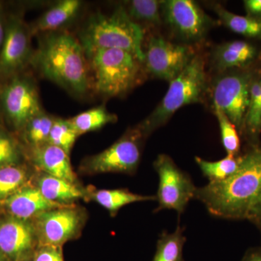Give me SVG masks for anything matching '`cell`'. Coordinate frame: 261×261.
<instances>
[{"label": "cell", "mask_w": 261, "mask_h": 261, "mask_svg": "<svg viewBox=\"0 0 261 261\" xmlns=\"http://www.w3.org/2000/svg\"><path fill=\"white\" fill-rule=\"evenodd\" d=\"M241 157L240 169L231 177L197 187L195 200L215 217L247 220L261 195V144L250 147Z\"/></svg>", "instance_id": "6da1fadb"}, {"label": "cell", "mask_w": 261, "mask_h": 261, "mask_svg": "<svg viewBox=\"0 0 261 261\" xmlns=\"http://www.w3.org/2000/svg\"><path fill=\"white\" fill-rule=\"evenodd\" d=\"M31 64L46 80L75 97H84L91 89L87 55L77 37L69 32L43 34Z\"/></svg>", "instance_id": "7a4b0ae2"}, {"label": "cell", "mask_w": 261, "mask_h": 261, "mask_svg": "<svg viewBox=\"0 0 261 261\" xmlns=\"http://www.w3.org/2000/svg\"><path fill=\"white\" fill-rule=\"evenodd\" d=\"M77 39L87 56L99 49H122L144 63L145 31L129 18L122 4L110 14L92 13L84 22Z\"/></svg>", "instance_id": "3957f363"}, {"label": "cell", "mask_w": 261, "mask_h": 261, "mask_svg": "<svg viewBox=\"0 0 261 261\" xmlns=\"http://www.w3.org/2000/svg\"><path fill=\"white\" fill-rule=\"evenodd\" d=\"M87 57L91 89L102 97H123L145 78L143 62L129 51L99 49Z\"/></svg>", "instance_id": "277c9868"}, {"label": "cell", "mask_w": 261, "mask_h": 261, "mask_svg": "<svg viewBox=\"0 0 261 261\" xmlns=\"http://www.w3.org/2000/svg\"><path fill=\"white\" fill-rule=\"evenodd\" d=\"M205 61L195 54L186 68L170 82L167 92L155 109L138 126L146 137L164 126L174 113L184 106L203 100L207 90Z\"/></svg>", "instance_id": "5b68a950"}, {"label": "cell", "mask_w": 261, "mask_h": 261, "mask_svg": "<svg viewBox=\"0 0 261 261\" xmlns=\"http://www.w3.org/2000/svg\"><path fill=\"white\" fill-rule=\"evenodd\" d=\"M146 138L138 125L128 128L107 149L85 158L81 163L80 172L85 175L135 174L140 166Z\"/></svg>", "instance_id": "8992f818"}, {"label": "cell", "mask_w": 261, "mask_h": 261, "mask_svg": "<svg viewBox=\"0 0 261 261\" xmlns=\"http://www.w3.org/2000/svg\"><path fill=\"white\" fill-rule=\"evenodd\" d=\"M254 73L231 70L218 73L211 83L214 108L221 110L241 135L250 102V90Z\"/></svg>", "instance_id": "52a82bcc"}, {"label": "cell", "mask_w": 261, "mask_h": 261, "mask_svg": "<svg viewBox=\"0 0 261 261\" xmlns=\"http://www.w3.org/2000/svg\"><path fill=\"white\" fill-rule=\"evenodd\" d=\"M88 219L84 207L72 204L44 211L33 218L39 245L63 247L80 238Z\"/></svg>", "instance_id": "ba28073f"}, {"label": "cell", "mask_w": 261, "mask_h": 261, "mask_svg": "<svg viewBox=\"0 0 261 261\" xmlns=\"http://www.w3.org/2000/svg\"><path fill=\"white\" fill-rule=\"evenodd\" d=\"M0 90V104L8 123L21 132L32 118L44 111L37 83L23 72L5 81Z\"/></svg>", "instance_id": "9c48e42d"}, {"label": "cell", "mask_w": 261, "mask_h": 261, "mask_svg": "<svg viewBox=\"0 0 261 261\" xmlns=\"http://www.w3.org/2000/svg\"><path fill=\"white\" fill-rule=\"evenodd\" d=\"M153 167L159 178L155 195L159 206L154 213L173 210L179 217L190 200L195 199L197 187L190 175L182 171L168 154H160L154 161Z\"/></svg>", "instance_id": "30bf717a"}, {"label": "cell", "mask_w": 261, "mask_h": 261, "mask_svg": "<svg viewBox=\"0 0 261 261\" xmlns=\"http://www.w3.org/2000/svg\"><path fill=\"white\" fill-rule=\"evenodd\" d=\"M161 15L173 34L187 45L205 39L214 20L192 0H166L161 3Z\"/></svg>", "instance_id": "8fae6325"}, {"label": "cell", "mask_w": 261, "mask_h": 261, "mask_svg": "<svg viewBox=\"0 0 261 261\" xmlns=\"http://www.w3.org/2000/svg\"><path fill=\"white\" fill-rule=\"evenodd\" d=\"M32 36L30 27L21 17H6L4 42L0 51V82L22 73L31 64L34 51Z\"/></svg>", "instance_id": "7c38bea8"}, {"label": "cell", "mask_w": 261, "mask_h": 261, "mask_svg": "<svg viewBox=\"0 0 261 261\" xmlns=\"http://www.w3.org/2000/svg\"><path fill=\"white\" fill-rule=\"evenodd\" d=\"M195 55L187 44H176L162 37L152 36L145 51L146 73L154 78L171 82L183 71Z\"/></svg>", "instance_id": "4fadbf2b"}, {"label": "cell", "mask_w": 261, "mask_h": 261, "mask_svg": "<svg viewBox=\"0 0 261 261\" xmlns=\"http://www.w3.org/2000/svg\"><path fill=\"white\" fill-rule=\"evenodd\" d=\"M39 245L32 221L12 216L0 219V255L8 261H30Z\"/></svg>", "instance_id": "5bb4252c"}, {"label": "cell", "mask_w": 261, "mask_h": 261, "mask_svg": "<svg viewBox=\"0 0 261 261\" xmlns=\"http://www.w3.org/2000/svg\"><path fill=\"white\" fill-rule=\"evenodd\" d=\"M29 149V159L37 171L72 183H79L69 154L56 146L45 144Z\"/></svg>", "instance_id": "9a60e30c"}, {"label": "cell", "mask_w": 261, "mask_h": 261, "mask_svg": "<svg viewBox=\"0 0 261 261\" xmlns=\"http://www.w3.org/2000/svg\"><path fill=\"white\" fill-rule=\"evenodd\" d=\"M3 203L10 216L25 221H31L44 211L69 205L48 200L34 185L24 187Z\"/></svg>", "instance_id": "2e32d148"}, {"label": "cell", "mask_w": 261, "mask_h": 261, "mask_svg": "<svg viewBox=\"0 0 261 261\" xmlns=\"http://www.w3.org/2000/svg\"><path fill=\"white\" fill-rule=\"evenodd\" d=\"M257 48L245 41H232L216 46L211 54L213 68L218 73L245 68L255 61Z\"/></svg>", "instance_id": "e0dca14e"}, {"label": "cell", "mask_w": 261, "mask_h": 261, "mask_svg": "<svg viewBox=\"0 0 261 261\" xmlns=\"http://www.w3.org/2000/svg\"><path fill=\"white\" fill-rule=\"evenodd\" d=\"M83 6L80 0H62L55 3L29 25L33 35L63 31L78 18Z\"/></svg>", "instance_id": "ac0fdd59"}, {"label": "cell", "mask_w": 261, "mask_h": 261, "mask_svg": "<svg viewBox=\"0 0 261 261\" xmlns=\"http://www.w3.org/2000/svg\"><path fill=\"white\" fill-rule=\"evenodd\" d=\"M35 177L34 186L53 202L72 205L75 201L87 198V188L81 186L80 184L72 183L39 171Z\"/></svg>", "instance_id": "d6986e66"}, {"label": "cell", "mask_w": 261, "mask_h": 261, "mask_svg": "<svg viewBox=\"0 0 261 261\" xmlns=\"http://www.w3.org/2000/svg\"><path fill=\"white\" fill-rule=\"evenodd\" d=\"M86 200L93 201L109 212L111 217H115L122 207L136 202L156 201L155 195H144L134 193L128 189L97 190L94 187L87 188Z\"/></svg>", "instance_id": "ffe728a7"}, {"label": "cell", "mask_w": 261, "mask_h": 261, "mask_svg": "<svg viewBox=\"0 0 261 261\" xmlns=\"http://www.w3.org/2000/svg\"><path fill=\"white\" fill-rule=\"evenodd\" d=\"M212 8L220 22L231 32L244 37L261 39V19L234 14L218 3H214Z\"/></svg>", "instance_id": "44dd1931"}, {"label": "cell", "mask_w": 261, "mask_h": 261, "mask_svg": "<svg viewBox=\"0 0 261 261\" xmlns=\"http://www.w3.org/2000/svg\"><path fill=\"white\" fill-rule=\"evenodd\" d=\"M68 120L80 137L84 134L101 129L110 123H116L118 116L109 112L102 105L80 113Z\"/></svg>", "instance_id": "7402d4cb"}, {"label": "cell", "mask_w": 261, "mask_h": 261, "mask_svg": "<svg viewBox=\"0 0 261 261\" xmlns=\"http://www.w3.org/2000/svg\"><path fill=\"white\" fill-rule=\"evenodd\" d=\"M32 177L29 168L21 163L0 167V202L27 186Z\"/></svg>", "instance_id": "603a6c76"}, {"label": "cell", "mask_w": 261, "mask_h": 261, "mask_svg": "<svg viewBox=\"0 0 261 261\" xmlns=\"http://www.w3.org/2000/svg\"><path fill=\"white\" fill-rule=\"evenodd\" d=\"M184 232L185 227L179 224L172 233L163 231L158 240L152 261H185L183 250L187 238Z\"/></svg>", "instance_id": "cb8c5ba5"}, {"label": "cell", "mask_w": 261, "mask_h": 261, "mask_svg": "<svg viewBox=\"0 0 261 261\" xmlns=\"http://www.w3.org/2000/svg\"><path fill=\"white\" fill-rule=\"evenodd\" d=\"M161 3L162 1L157 0H132L121 4L129 18L140 27L142 24L159 27L163 22Z\"/></svg>", "instance_id": "d4e9b609"}, {"label": "cell", "mask_w": 261, "mask_h": 261, "mask_svg": "<svg viewBox=\"0 0 261 261\" xmlns=\"http://www.w3.org/2000/svg\"><path fill=\"white\" fill-rule=\"evenodd\" d=\"M195 161L209 182H218L228 179L238 172L241 165L242 157L241 154L226 155L219 161H207L196 156Z\"/></svg>", "instance_id": "484cf974"}, {"label": "cell", "mask_w": 261, "mask_h": 261, "mask_svg": "<svg viewBox=\"0 0 261 261\" xmlns=\"http://www.w3.org/2000/svg\"><path fill=\"white\" fill-rule=\"evenodd\" d=\"M56 117L43 111L32 118L23 130V137L29 149L34 148L47 143L51 127Z\"/></svg>", "instance_id": "4316f807"}, {"label": "cell", "mask_w": 261, "mask_h": 261, "mask_svg": "<svg viewBox=\"0 0 261 261\" xmlns=\"http://www.w3.org/2000/svg\"><path fill=\"white\" fill-rule=\"evenodd\" d=\"M79 137L80 136L77 135L68 119L56 117L47 143L59 147L70 155V151Z\"/></svg>", "instance_id": "83f0119b"}, {"label": "cell", "mask_w": 261, "mask_h": 261, "mask_svg": "<svg viewBox=\"0 0 261 261\" xmlns=\"http://www.w3.org/2000/svg\"><path fill=\"white\" fill-rule=\"evenodd\" d=\"M214 111L219 122L221 142L227 155H240L241 142L236 126L221 110L214 108Z\"/></svg>", "instance_id": "f1b7e54d"}, {"label": "cell", "mask_w": 261, "mask_h": 261, "mask_svg": "<svg viewBox=\"0 0 261 261\" xmlns=\"http://www.w3.org/2000/svg\"><path fill=\"white\" fill-rule=\"evenodd\" d=\"M22 157L23 153L16 140L0 128V167L19 164Z\"/></svg>", "instance_id": "f546056e"}, {"label": "cell", "mask_w": 261, "mask_h": 261, "mask_svg": "<svg viewBox=\"0 0 261 261\" xmlns=\"http://www.w3.org/2000/svg\"><path fill=\"white\" fill-rule=\"evenodd\" d=\"M30 261H65L63 247L38 245Z\"/></svg>", "instance_id": "4dcf8cb0"}, {"label": "cell", "mask_w": 261, "mask_h": 261, "mask_svg": "<svg viewBox=\"0 0 261 261\" xmlns=\"http://www.w3.org/2000/svg\"><path fill=\"white\" fill-rule=\"evenodd\" d=\"M247 220L255 225L261 233V195L252 206Z\"/></svg>", "instance_id": "1f68e13d"}, {"label": "cell", "mask_w": 261, "mask_h": 261, "mask_svg": "<svg viewBox=\"0 0 261 261\" xmlns=\"http://www.w3.org/2000/svg\"><path fill=\"white\" fill-rule=\"evenodd\" d=\"M244 5L248 16L261 19V0H245Z\"/></svg>", "instance_id": "d6a6232c"}, {"label": "cell", "mask_w": 261, "mask_h": 261, "mask_svg": "<svg viewBox=\"0 0 261 261\" xmlns=\"http://www.w3.org/2000/svg\"><path fill=\"white\" fill-rule=\"evenodd\" d=\"M241 261H261V246L249 248Z\"/></svg>", "instance_id": "836d02e7"}, {"label": "cell", "mask_w": 261, "mask_h": 261, "mask_svg": "<svg viewBox=\"0 0 261 261\" xmlns=\"http://www.w3.org/2000/svg\"><path fill=\"white\" fill-rule=\"evenodd\" d=\"M5 23H6V16L4 14L3 8L0 5V51L3 47L5 35Z\"/></svg>", "instance_id": "e575fe53"}, {"label": "cell", "mask_w": 261, "mask_h": 261, "mask_svg": "<svg viewBox=\"0 0 261 261\" xmlns=\"http://www.w3.org/2000/svg\"><path fill=\"white\" fill-rule=\"evenodd\" d=\"M0 261H8V260H7V259L5 258V257L2 256V255H0Z\"/></svg>", "instance_id": "d590c367"}]
</instances>
